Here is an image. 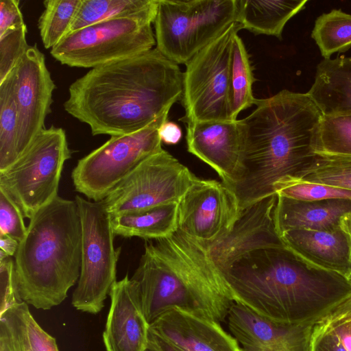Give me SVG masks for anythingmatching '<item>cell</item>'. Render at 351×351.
<instances>
[{
  "label": "cell",
  "mask_w": 351,
  "mask_h": 351,
  "mask_svg": "<svg viewBox=\"0 0 351 351\" xmlns=\"http://www.w3.org/2000/svg\"><path fill=\"white\" fill-rule=\"evenodd\" d=\"M182 77L178 64L152 49L91 69L69 86L63 107L93 136L133 133L181 100Z\"/></svg>",
  "instance_id": "cell-1"
},
{
  "label": "cell",
  "mask_w": 351,
  "mask_h": 351,
  "mask_svg": "<svg viewBox=\"0 0 351 351\" xmlns=\"http://www.w3.org/2000/svg\"><path fill=\"white\" fill-rule=\"evenodd\" d=\"M256 109L238 120L241 153L234 182L241 211L276 194V182L296 178L313 162L322 114L306 93L284 89L257 99Z\"/></svg>",
  "instance_id": "cell-2"
},
{
  "label": "cell",
  "mask_w": 351,
  "mask_h": 351,
  "mask_svg": "<svg viewBox=\"0 0 351 351\" xmlns=\"http://www.w3.org/2000/svg\"><path fill=\"white\" fill-rule=\"evenodd\" d=\"M240 304L282 324H314L351 295V282L287 246L250 251L218 269Z\"/></svg>",
  "instance_id": "cell-3"
},
{
  "label": "cell",
  "mask_w": 351,
  "mask_h": 351,
  "mask_svg": "<svg viewBox=\"0 0 351 351\" xmlns=\"http://www.w3.org/2000/svg\"><path fill=\"white\" fill-rule=\"evenodd\" d=\"M131 279L149 324L171 308L221 322L235 303L207 249L178 230L145 245Z\"/></svg>",
  "instance_id": "cell-4"
},
{
  "label": "cell",
  "mask_w": 351,
  "mask_h": 351,
  "mask_svg": "<svg viewBox=\"0 0 351 351\" xmlns=\"http://www.w3.org/2000/svg\"><path fill=\"white\" fill-rule=\"evenodd\" d=\"M82 230L75 200L60 196L30 219L14 255V275L21 300L37 309L60 304L78 281Z\"/></svg>",
  "instance_id": "cell-5"
},
{
  "label": "cell",
  "mask_w": 351,
  "mask_h": 351,
  "mask_svg": "<svg viewBox=\"0 0 351 351\" xmlns=\"http://www.w3.org/2000/svg\"><path fill=\"white\" fill-rule=\"evenodd\" d=\"M237 0H158L156 49L176 64H186L236 22Z\"/></svg>",
  "instance_id": "cell-6"
},
{
  "label": "cell",
  "mask_w": 351,
  "mask_h": 351,
  "mask_svg": "<svg viewBox=\"0 0 351 351\" xmlns=\"http://www.w3.org/2000/svg\"><path fill=\"white\" fill-rule=\"evenodd\" d=\"M71 156L65 131L44 129L19 157L0 171V189L30 219L56 198L62 169Z\"/></svg>",
  "instance_id": "cell-7"
},
{
  "label": "cell",
  "mask_w": 351,
  "mask_h": 351,
  "mask_svg": "<svg viewBox=\"0 0 351 351\" xmlns=\"http://www.w3.org/2000/svg\"><path fill=\"white\" fill-rule=\"evenodd\" d=\"M82 230L80 274L71 303L77 310L99 313L117 281L120 248L114 247L111 215L103 200H88L77 195Z\"/></svg>",
  "instance_id": "cell-8"
},
{
  "label": "cell",
  "mask_w": 351,
  "mask_h": 351,
  "mask_svg": "<svg viewBox=\"0 0 351 351\" xmlns=\"http://www.w3.org/2000/svg\"><path fill=\"white\" fill-rule=\"evenodd\" d=\"M243 29L237 22L196 53L182 77V104L185 123L231 121L230 73L234 37Z\"/></svg>",
  "instance_id": "cell-9"
},
{
  "label": "cell",
  "mask_w": 351,
  "mask_h": 351,
  "mask_svg": "<svg viewBox=\"0 0 351 351\" xmlns=\"http://www.w3.org/2000/svg\"><path fill=\"white\" fill-rule=\"evenodd\" d=\"M147 18L106 20L68 34L51 55L71 67L95 68L153 49L155 36Z\"/></svg>",
  "instance_id": "cell-10"
},
{
  "label": "cell",
  "mask_w": 351,
  "mask_h": 351,
  "mask_svg": "<svg viewBox=\"0 0 351 351\" xmlns=\"http://www.w3.org/2000/svg\"><path fill=\"white\" fill-rule=\"evenodd\" d=\"M168 114L135 132L112 136L80 159L71 173L75 191L90 200H103L143 161L163 150L158 130Z\"/></svg>",
  "instance_id": "cell-11"
},
{
  "label": "cell",
  "mask_w": 351,
  "mask_h": 351,
  "mask_svg": "<svg viewBox=\"0 0 351 351\" xmlns=\"http://www.w3.org/2000/svg\"><path fill=\"white\" fill-rule=\"evenodd\" d=\"M196 178L163 149L143 161L103 201L111 216L179 203Z\"/></svg>",
  "instance_id": "cell-12"
},
{
  "label": "cell",
  "mask_w": 351,
  "mask_h": 351,
  "mask_svg": "<svg viewBox=\"0 0 351 351\" xmlns=\"http://www.w3.org/2000/svg\"><path fill=\"white\" fill-rule=\"evenodd\" d=\"M240 213L226 184L197 177L178 203V230L207 247L231 230Z\"/></svg>",
  "instance_id": "cell-13"
},
{
  "label": "cell",
  "mask_w": 351,
  "mask_h": 351,
  "mask_svg": "<svg viewBox=\"0 0 351 351\" xmlns=\"http://www.w3.org/2000/svg\"><path fill=\"white\" fill-rule=\"evenodd\" d=\"M14 93L19 113L17 151L19 156L45 128L51 111L56 84L44 54L29 45L14 69Z\"/></svg>",
  "instance_id": "cell-14"
},
{
  "label": "cell",
  "mask_w": 351,
  "mask_h": 351,
  "mask_svg": "<svg viewBox=\"0 0 351 351\" xmlns=\"http://www.w3.org/2000/svg\"><path fill=\"white\" fill-rule=\"evenodd\" d=\"M277 197L271 195L245 208L231 230L206 247L217 269L258 248L286 246L276 224Z\"/></svg>",
  "instance_id": "cell-15"
},
{
  "label": "cell",
  "mask_w": 351,
  "mask_h": 351,
  "mask_svg": "<svg viewBox=\"0 0 351 351\" xmlns=\"http://www.w3.org/2000/svg\"><path fill=\"white\" fill-rule=\"evenodd\" d=\"M227 318L241 351H310L313 324L276 323L237 303L231 306Z\"/></svg>",
  "instance_id": "cell-16"
},
{
  "label": "cell",
  "mask_w": 351,
  "mask_h": 351,
  "mask_svg": "<svg viewBox=\"0 0 351 351\" xmlns=\"http://www.w3.org/2000/svg\"><path fill=\"white\" fill-rule=\"evenodd\" d=\"M149 331L180 351H241L219 322L179 308L164 312L149 324Z\"/></svg>",
  "instance_id": "cell-17"
},
{
  "label": "cell",
  "mask_w": 351,
  "mask_h": 351,
  "mask_svg": "<svg viewBox=\"0 0 351 351\" xmlns=\"http://www.w3.org/2000/svg\"><path fill=\"white\" fill-rule=\"evenodd\" d=\"M103 341L106 351H145L149 324L142 309L137 286L126 274L112 285Z\"/></svg>",
  "instance_id": "cell-18"
},
{
  "label": "cell",
  "mask_w": 351,
  "mask_h": 351,
  "mask_svg": "<svg viewBox=\"0 0 351 351\" xmlns=\"http://www.w3.org/2000/svg\"><path fill=\"white\" fill-rule=\"evenodd\" d=\"M187 150L217 171L227 186L234 180L241 153L237 121H204L186 123Z\"/></svg>",
  "instance_id": "cell-19"
},
{
  "label": "cell",
  "mask_w": 351,
  "mask_h": 351,
  "mask_svg": "<svg viewBox=\"0 0 351 351\" xmlns=\"http://www.w3.org/2000/svg\"><path fill=\"white\" fill-rule=\"evenodd\" d=\"M277 196L275 220L280 234L293 229L343 230L351 234V199L301 201Z\"/></svg>",
  "instance_id": "cell-20"
},
{
  "label": "cell",
  "mask_w": 351,
  "mask_h": 351,
  "mask_svg": "<svg viewBox=\"0 0 351 351\" xmlns=\"http://www.w3.org/2000/svg\"><path fill=\"white\" fill-rule=\"evenodd\" d=\"M280 236L286 246L306 262L349 278L350 233L343 230L293 229Z\"/></svg>",
  "instance_id": "cell-21"
},
{
  "label": "cell",
  "mask_w": 351,
  "mask_h": 351,
  "mask_svg": "<svg viewBox=\"0 0 351 351\" xmlns=\"http://www.w3.org/2000/svg\"><path fill=\"white\" fill-rule=\"evenodd\" d=\"M306 93L322 115L351 114V56L323 59Z\"/></svg>",
  "instance_id": "cell-22"
},
{
  "label": "cell",
  "mask_w": 351,
  "mask_h": 351,
  "mask_svg": "<svg viewBox=\"0 0 351 351\" xmlns=\"http://www.w3.org/2000/svg\"><path fill=\"white\" fill-rule=\"evenodd\" d=\"M0 351H59L56 339L32 315L28 304H16L0 314Z\"/></svg>",
  "instance_id": "cell-23"
},
{
  "label": "cell",
  "mask_w": 351,
  "mask_h": 351,
  "mask_svg": "<svg viewBox=\"0 0 351 351\" xmlns=\"http://www.w3.org/2000/svg\"><path fill=\"white\" fill-rule=\"evenodd\" d=\"M307 3L308 0H237L236 22L256 35L281 40L287 23Z\"/></svg>",
  "instance_id": "cell-24"
},
{
  "label": "cell",
  "mask_w": 351,
  "mask_h": 351,
  "mask_svg": "<svg viewBox=\"0 0 351 351\" xmlns=\"http://www.w3.org/2000/svg\"><path fill=\"white\" fill-rule=\"evenodd\" d=\"M178 203H171L111 216V223L117 236L158 240L178 230Z\"/></svg>",
  "instance_id": "cell-25"
},
{
  "label": "cell",
  "mask_w": 351,
  "mask_h": 351,
  "mask_svg": "<svg viewBox=\"0 0 351 351\" xmlns=\"http://www.w3.org/2000/svg\"><path fill=\"white\" fill-rule=\"evenodd\" d=\"M158 5V0H80L69 33L122 17L147 18L154 22Z\"/></svg>",
  "instance_id": "cell-26"
},
{
  "label": "cell",
  "mask_w": 351,
  "mask_h": 351,
  "mask_svg": "<svg viewBox=\"0 0 351 351\" xmlns=\"http://www.w3.org/2000/svg\"><path fill=\"white\" fill-rule=\"evenodd\" d=\"M310 351H351V295L313 324Z\"/></svg>",
  "instance_id": "cell-27"
},
{
  "label": "cell",
  "mask_w": 351,
  "mask_h": 351,
  "mask_svg": "<svg viewBox=\"0 0 351 351\" xmlns=\"http://www.w3.org/2000/svg\"><path fill=\"white\" fill-rule=\"evenodd\" d=\"M255 81L245 46L237 34L234 39L230 73V119L237 121L239 114L252 105L256 99L252 93Z\"/></svg>",
  "instance_id": "cell-28"
},
{
  "label": "cell",
  "mask_w": 351,
  "mask_h": 351,
  "mask_svg": "<svg viewBox=\"0 0 351 351\" xmlns=\"http://www.w3.org/2000/svg\"><path fill=\"white\" fill-rule=\"evenodd\" d=\"M311 37L324 59L351 47V14L340 9L323 13L315 20Z\"/></svg>",
  "instance_id": "cell-29"
},
{
  "label": "cell",
  "mask_w": 351,
  "mask_h": 351,
  "mask_svg": "<svg viewBox=\"0 0 351 351\" xmlns=\"http://www.w3.org/2000/svg\"><path fill=\"white\" fill-rule=\"evenodd\" d=\"M13 71L0 82V171L19 158V113L14 93Z\"/></svg>",
  "instance_id": "cell-30"
},
{
  "label": "cell",
  "mask_w": 351,
  "mask_h": 351,
  "mask_svg": "<svg viewBox=\"0 0 351 351\" xmlns=\"http://www.w3.org/2000/svg\"><path fill=\"white\" fill-rule=\"evenodd\" d=\"M80 0H46L38 23L44 47L52 49L70 32Z\"/></svg>",
  "instance_id": "cell-31"
},
{
  "label": "cell",
  "mask_w": 351,
  "mask_h": 351,
  "mask_svg": "<svg viewBox=\"0 0 351 351\" xmlns=\"http://www.w3.org/2000/svg\"><path fill=\"white\" fill-rule=\"evenodd\" d=\"M295 178L351 191V157L317 154Z\"/></svg>",
  "instance_id": "cell-32"
},
{
  "label": "cell",
  "mask_w": 351,
  "mask_h": 351,
  "mask_svg": "<svg viewBox=\"0 0 351 351\" xmlns=\"http://www.w3.org/2000/svg\"><path fill=\"white\" fill-rule=\"evenodd\" d=\"M315 152L351 157V114L322 115Z\"/></svg>",
  "instance_id": "cell-33"
},
{
  "label": "cell",
  "mask_w": 351,
  "mask_h": 351,
  "mask_svg": "<svg viewBox=\"0 0 351 351\" xmlns=\"http://www.w3.org/2000/svg\"><path fill=\"white\" fill-rule=\"evenodd\" d=\"M274 193L301 201H317L328 199H350L351 191L314 182H305L293 177L280 180L274 186Z\"/></svg>",
  "instance_id": "cell-34"
},
{
  "label": "cell",
  "mask_w": 351,
  "mask_h": 351,
  "mask_svg": "<svg viewBox=\"0 0 351 351\" xmlns=\"http://www.w3.org/2000/svg\"><path fill=\"white\" fill-rule=\"evenodd\" d=\"M26 25L0 35V82L16 67L29 45Z\"/></svg>",
  "instance_id": "cell-35"
},
{
  "label": "cell",
  "mask_w": 351,
  "mask_h": 351,
  "mask_svg": "<svg viewBox=\"0 0 351 351\" xmlns=\"http://www.w3.org/2000/svg\"><path fill=\"white\" fill-rule=\"evenodd\" d=\"M19 206L0 189V235H8L19 242L25 237L27 227Z\"/></svg>",
  "instance_id": "cell-36"
},
{
  "label": "cell",
  "mask_w": 351,
  "mask_h": 351,
  "mask_svg": "<svg viewBox=\"0 0 351 351\" xmlns=\"http://www.w3.org/2000/svg\"><path fill=\"white\" fill-rule=\"evenodd\" d=\"M0 314L21 302L16 289L14 261L10 256L0 261Z\"/></svg>",
  "instance_id": "cell-37"
},
{
  "label": "cell",
  "mask_w": 351,
  "mask_h": 351,
  "mask_svg": "<svg viewBox=\"0 0 351 351\" xmlns=\"http://www.w3.org/2000/svg\"><path fill=\"white\" fill-rule=\"evenodd\" d=\"M18 0H1L0 35L25 25Z\"/></svg>",
  "instance_id": "cell-38"
},
{
  "label": "cell",
  "mask_w": 351,
  "mask_h": 351,
  "mask_svg": "<svg viewBox=\"0 0 351 351\" xmlns=\"http://www.w3.org/2000/svg\"><path fill=\"white\" fill-rule=\"evenodd\" d=\"M162 143L167 145H176L180 142L182 136L180 127L176 123L166 121L158 130Z\"/></svg>",
  "instance_id": "cell-39"
},
{
  "label": "cell",
  "mask_w": 351,
  "mask_h": 351,
  "mask_svg": "<svg viewBox=\"0 0 351 351\" xmlns=\"http://www.w3.org/2000/svg\"><path fill=\"white\" fill-rule=\"evenodd\" d=\"M147 348L155 351H180L149 331L148 333Z\"/></svg>",
  "instance_id": "cell-40"
},
{
  "label": "cell",
  "mask_w": 351,
  "mask_h": 351,
  "mask_svg": "<svg viewBox=\"0 0 351 351\" xmlns=\"http://www.w3.org/2000/svg\"><path fill=\"white\" fill-rule=\"evenodd\" d=\"M19 242L8 235H0V249L9 256H14Z\"/></svg>",
  "instance_id": "cell-41"
},
{
  "label": "cell",
  "mask_w": 351,
  "mask_h": 351,
  "mask_svg": "<svg viewBox=\"0 0 351 351\" xmlns=\"http://www.w3.org/2000/svg\"><path fill=\"white\" fill-rule=\"evenodd\" d=\"M350 265H351V248H350ZM348 280L351 282V272H350V275L349 276Z\"/></svg>",
  "instance_id": "cell-42"
},
{
  "label": "cell",
  "mask_w": 351,
  "mask_h": 351,
  "mask_svg": "<svg viewBox=\"0 0 351 351\" xmlns=\"http://www.w3.org/2000/svg\"><path fill=\"white\" fill-rule=\"evenodd\" d=\"M145 351H155V350H152V349H149V348H147Z\"/></svg>",
  "instance_id": "cell-43"
}]
</instances>
